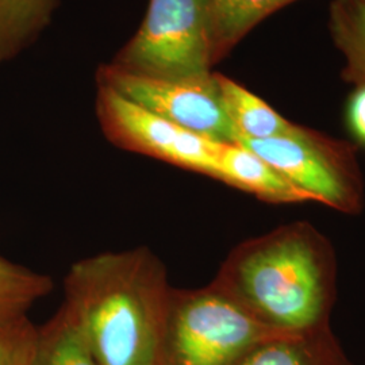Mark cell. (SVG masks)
Returning a JSON list of instances; mask_svg holds the SVG:
<instances>
[{
	"instance_id": "17",
	"label": "cell",
	"mask_w": 365,
	"mask_h": 365,
	"mask_svg": "<svg viewBox=\"0 0 365 365\" xmlns=\"http://www.w3.org/2000/svg\"><path fill=\"white\" fill-rule=\"evenodd\" d=\"M348 125L353 135L365 144V84L360 86L354 92L348 105Z\"/></svg>"
},
{
	"instance_id": "16",
	"label": "cell",
	"mask_w": 365,
	"mask_h": 365,
	"mask_svg": "<svg viewBox=\"0 0 365 365\" xmlns=\"http://www.w3.org/2000/svg\"><path fill=\"white\" fill-rule=\"evenodd\" d=\"M38 330L26 318L0 330V365H36Z\"/></svg>"
},
{
	"instance_id": "18",
	"label": "cell",
	"mask_w": 365,
	"mask_h": 365,
	"mask_svg": "<svg viewBox=\"0 0 365 365\" xmlns=\"http://www.w3.org/2000/svg\"><path fill=\"white\" fill-rule=\"evenodd\" d=\"M363 1H365V0H363Z\"/></svg>"
},
{
	"instance_id": "15",
	"label": "cell",
	"mask_w": 365,
	"mask_h": 365,
	"mask_svg": "<svg viewBox=\"0 0 365 365\" xmlns=\"http://www.w3.org/2000/svg\"><path fill=\"white\" fill-rule=\"evenodd\" d=\"M336 42L348 60V78L365 84V1L339 0L331 11Z\"/></svg>"
},
{
	"instance_id": "2",
	"label": "cell",
	"mask_w": 365,
	"mask_h": 365,
	"mask_svg": "<svg viewBox=\"0 0 365 365\" xmlns=\"http://www.w3.org/2000/svg\"><path fill=\"white\" fill-rule=\"evenodd\" d=\"M334 255L307 223H294L237 252L221 288L261 322L291 334L329 327L334 298Z\"/></svg>"
},
{
	"instance_id": "13",
	"label": "cell",
	"mask_w": 365,
	"mask_h": 365,
	"mask_svg": "<svg viewBox=\"0 0 365 365\" xmlns=\"http://www.w3.org/2000/svg\"><path fill=\"white\" fill-rule=\"evenodd\" d=\"M292 0H210L212 46L235 43L268 14Z\"/></svg>"
},
{
	"instance_id": "10",
	"label": "cell",
	"mask_w": 365,
	"mask_h": 365,
	"mask_svg": "<svg viewBox=\"0 0 365 365\" xmlns=\"http://www.w3.org/2000/svg\"><path fill=\"white\" fill-rule=\"evenodd\" d=\"M217 78L225 110L237 133V141L240 138L267 140L299 130V126L288 122L271 106L233 80Z\"/></svg>"
},
{
	"instance_id": "5",
	"label": "cell",
	"mask_w": 365,
	"mask_h": 365,
	"mask_svg": "<svg viewBox=\"0 0 365 365\" xmlns=\"http://www.w3.org/2000/svg\"><path fill=\"white\" fill-rule=\"evenodd\" d=\"M280 176L306 192L314 202L354 214L363 207V185L346 152L312 131L267 140L240 138Z\"/></svg>"
},
{
	"instance_id": "14",
	"label": "cell",
	"mask_w": 365,
	"mask_h": 365,
	"mask_svg": "<svg viewBox=\"0 0 365 365\" xmlns=\"http://www.w3.org/2000/svg\"><path fill=\"white\" fill-rule=\"evenodd\" d=\"M36 365H99L68 310L56 324L39 333Z\"/></svg>"
},
{
	"instance_id": "1",
	"label": "cell",
	"mask_w": 365,
	"mask_h": 365,
	"mask_svg": "<svg viewBox=\"0 0 365 365\" xmlns=\"http://www.w3.org/2000/svg\"><path fill=\"white\" fill-rule=\"evenodd\" d=\"M68 312L99 365H160L168 322L156 264L141 253L78 262L68 277Z\"/></svg>"
},
{
	"instance_id": "4",
	"label": "cell",
	"mask_w": 365,
	"mask_h": 365,
	"mask_svg": "<svg viewBox=\"0 0 365 365\" xmlns=\"http://www.w3.org/2000/svg\"><path fill=\"white\" fill-rule=\"evenodd\" d=\"M210 0H150L144 24L119 66L160 78L210 75Z\"/></svg>"
},
{
	"instance_id": "9",
	"label": "cell",
	"mask_w": 365,
	"mask_h": 365,
	"mask_svg": "<svg viewBox=\"0 0 365 365\" xmlns=\"http://www.w3.org/2000/svg\"><path fill=\"white\" fill-rule=\"evenodd\" d=\"M235 365H352L330 327L262 342Z\"/></svg>"
},
{
	"instance_id": "8",
	"label": "cell",
	"mask_w": 365,
	"mask_h": 365,
	"mask_svg": "<svg viewBox=\"0 0 365 365\" xmlns=\"http://www.w3.org/2000/svg\"><path fill=\"white\" fill-rule=\"evenodd\" d=\"M217 179L274 203H299L312 197L280 176L242 145L222 144Z\"/></svg>"
},
{
	"instance_id": "7",
	"label": "cell",
	"mask_w": 365,
	"mask_h": 365,
	"mask_svg": "<svg viewBox=\"0 0 365 365\" xmlns=\"http://www.w3.org/2000/svg\"><path fill=\"white\" fill-rule=\"evenodd\" d=\"M105 114L118 134L137 149L215 178L223 143L182 129L105 87Z\"/></svg>"
},
{
	"instance_id": "3",
	"label": "cell",
	"mask_w": 365,
	"mask_h": 365,
	"mask_svg": "<svg viewBox=\"0 0 365 365\" xmlns=\"http://www.w3.org/2000/svg\"><path fill=\"white\" fill-rule=\"evenodd\" d=\"M297 336L261 322L220 287L187 297L167 322L160 365H235L269 339Z\"/></svg>"
},
{
	"instance_id": "12",
	"label": "cell",
	"mask_w": 365,
	"mask_h": 365,
	"mask_svg": "<svg viewBox=\"0 0 365 365\" xmlns=\"http://www.w3.org/2000/svg\"><path fill=\"white\" fill-rule=\"evenodd\" d=\"M52 282L0 257V330L26 318L27 310L46 295Z\"/></svg>"
},
{
	"instance_id": "6",
	"label": "cell",
	"mask_w": 365,
	"mask_h": 365,
	"mask_svg": "<svg viewBox=\"0 0 365 365\" xmlns=\"http://www.w3.org/2000/svg\"><path fill=\"white\" fill-rule=\"evenodd\" d=\"M106 87L182 129L217 143L235 144L217 76L160 78L115 66L106 73Z\"/></svg>"
},
{
	"instance_id": "11",
	"label": "cell",
	"mask_w": 365,
	"mask_h": 365,
	"mask_svg": "<svg viewBox=\"0 0 365 365\" xmlns=\"http://www.w3.org/2000/svg\"><path fill=\"white\" fill-rule=\"evenodd\" d=\"M57 0H0V63H4L49 25Z\"/></svg>"
}]
</instances>
